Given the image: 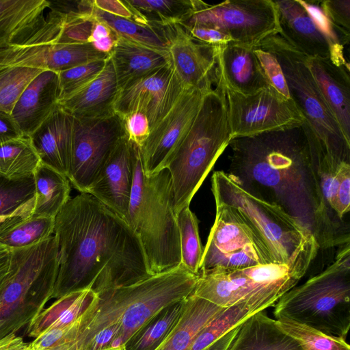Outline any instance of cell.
I'll list each match as a JSON object with an SVG mask.
<instances>
[{"label": "cell", "instance_id": "1", "mask_svg": "<svg viewBox=\"0 0 350 350\" xmlns=\"http://www.w3.org/2000/svg\"><path fill=\"white\" fill-rule=\"evenodd\" d=\"M314 131L303 122L284 129L232 139L228 172L253 196L275 204L297 219L319 247L343 244L324 212L311 161Z\"/></svg>", "mask_w": 350, "mask_h": 350}, {"label": "cell", "instance_id": "2", "mask_svg": "<svg viewBox=\"0 0 350 350\" xmlns=\"http://www.w3.org/2000/svg\"><path fill=\"white\" fill-rule=\"evenodd\" d=\"M59 269L53 298L130 286L150 274L140 241L120 217L88 193L68 200L54 219Z\"/></svg>", "mask_w": 350, "mask_h": 350}, {"label": "cell", "instance_id": "3", "mask_svg": "<svg viewBox=\"0 0 350 350\" xmlns=\"http://www.w3.org/2000/svg\"><path fill=\"white\" fill-rule=\"evenodd\" d=\"M198 276L180 264L132 285L98 293V300L90 310L88 321L79 334L77 349L98 331L113 323H118L120 329L111 348H122L163 308L189 297Z\"/></svg>", "mask_w": 350, "mask_h": 350}, {"label": "cell", "instance_id": "4", "mask_svg": "<svg viewBox=\"0 0 350 350\" xmlns=\"http://www.w3.org/2000/svg\"><path fill=\"white\" fill-rule=\"evenodd\" d=\"M319 249L314 235L310 234L287 263L200 271L192 294L222 308L247 301L264 311L296 286Z\"/></svg>", "mask_w": 350, "mask_h": 350}, {"label": "cell", "instance_id": "5", "mask_svg": "<svg viewBox=\"0 0 350 350\" xmlns=\"http://www.w3.org/2000/svg\"><path fill=\"white\" fill-rule=\"evenodd\" d=\"M127 224L140 241L151 275L180 264L179 231L170 172L164 168L146 175L137 144Z\"/></svg>", "mask_w": 350, "mask_h": 350}, {"label": "cell", "instance_id": "6", "mask_svg": "<svg viewBox=\"0 0 350 350\" xmlns=\"http://www.w3.org/2000/svg\"><path fill=\"white\" fill-rule=\"evenodd\" d=\"M231 140L226 103L216 86L204 96L190 129L164 165L171 176L176 215L189 206Z\"/></svg>", "mask_w": 350, "mask_h": 350}, {"label": "cell", "instance_id": "7", "mask_svg": "<svg viewBox=\"0 0 350 350\" xmlns=\"http://www.w3.org/2000/svg\"><path fill=\"white\" fill-rule=\"evenodd\" d=\"M275 319H286L345 339L350 328V243L342 245L321 272L295 286L274 304Z\"/></svg>", "mask_w": 350, "mask_h": 350}, {"label": "cell", "instance_id": "8", "mask_svg": "<svg viewBox=\"0 0 350 350\" xmlns=\"http://www.w3.org/2000/svg\"><path fill=\"white\" fill-rule=\"evenodd\" d=\"M10 251L11 275L0 291V339L16 334L44 310L53 297L59 269L54 234Z\"/></svg>", "mask_w": 350, "mask_h": 350}, {"label": "cell", "instance_id": "9", "mask_svg": "<svg viewBox=\"0 0 350 350\" xmlns=\"http://www.w3.org/2000/svg\"><path fill=\"white\" fill-rule=\"evenodd\" d=\"M257 46L276 57L297 109L324 147L336 152H349L350 142L344 137L307 66V55L279 33L265 38Z\"/></svg>", "mask_w": 350, "mask_h": 350}, {"label": "cell", "instance_id": "10", "mask_svg": "<svg viewBox=\"0 0 350 350\" xmlns=\"http://www.w3.org/2000/svg\"><path fill=\"white\" fill-rule=\"evenodd\" d=\"M39 24L17 43L0 49V66H25L57 72L102 59L90 43H60L66 19L64 5H52Z\"/></svg>", "mask_w": 350, "mask_h": 350}, {"label": "cell", "instance_id": "11", "mask_svg": "<svg viewBox=\"0 0 350 350\" xmlns=\"http://www.w3.org/2000/svg\"><path fill=\"white\" fill-rule=\"evenodd\" d=\"M211 191L215 202L237 208L254 226L275 263L288 262L305 239L312 234L280 206L248 193L224 171L213 174Z\"/></svg>", "mask_w": 350, "mask_h": 350}, {"label": "cell", "instance_id": "12", "mask_svg": "<svg viewBox=\"0 0 350 350\" xmlns=\"http://www.w3.org/2000/svg\"><path fill=\"white\" fill-rule=\"evenodd\" d=\"M215 219L203 248L200 271L275 263L260 232L237 208L221 202H215Z\"/></svg>", "mask_w": 350, "mask_h": 350}, {"label": "cell", "instance_id": "13", "mask_svg": "<svg viewBox=\"0 0 350 350\" xmlns=\"http://www.w3.org/2000/svg\"><path fill=\"white\" fill-rule=\"evenodd\" d=\"M191 12L180 25L215 28L228 34L233 42L254 48L280 33L272 0H228L210 5L191 0Z\"/></svg>", "mask_w": 350, "mask_h": 350}, {"label": "cell", "instance_id": "14", "mask_svg": "<svg viewBox=\"0 0 350 350\" xmlns=\"http://www.w3.org/2000/svg\"><path fill=\"white\" fill-rule=\"evenodd\" d=\"M214 82L226 103L232 139L287 128L304 121L296 107L271 86L254 94H243L224 81L216 67Z\"/></svg>", "mask_w": 350, "mask_h": 350}, {"label": "cell", "instance_id": "15", "mask_svg": "<svg viewBox=\"0 0 350 350\" xmlns=\"http://www.w3.org/2000/svg\"><path fill=\"white\" fill-rule=\"evenodd\" d=\"M125 136L123 120L116 113L98 118H74L67 177L75 189L87 193L113 149Z\"/></svg>", "mask_w": 350, "mask_h": 350}, {"label": "cell", "instance_id": "16", "mask_svg": "<svg viewBox=\"0 0 350 350\" xmlns=\"http://www.w3.org/2000/svg\"><path fill=\"white\" fill-rule=\"evenodd\" d=\"M212 88L184 87L169 111L150 129L147 139L139 147L146 175L164 169L166 161L190 129L204 96Z\"/></svg>", "mask_w": 350, "mask_h": 350}, {"label": "cell", "instance_id": "17", "mask_svg": "<svg viewBox=\"0 0 350 350\" xmlns=\"http://www.w3.org/2000/svg\"><path fill=\"white\" fill-rule=\"evenodd\" d=\"M183 88L168 64L120 88L113 110L121 118L133 112L143 113L151 129L169 111Z\"/></svg>", "mask_w": 350, "mask_h": 350}, {"label": "cell", "instance_id": "18", "mask_svg": "<svg viewBox=\"0 0 350 350\" xmlns=\"http://www.w3.org/2000/svg\"><path fill=\"white\" fill-rule=\"evenodd\" d=\"M135 144L127 136L123 137L87 191L126 223L134 179Z\"/></svg>", "mask_w": 350, "mask_h": 350}, {"label": "cell", "instance_id": "19", "mask_svg": "<svg viewBox=\"0 0 350 350\" xmlns=\"http://www.w3.org/2000/svg\"><path fill=\"white\" fill-rule=\"evenodd\" d=\"M172 69L184 87L212 86L216 67V47L191 38L180 24L165 27Z\"/></svg>", "mask_w": 350, "mask_h": 350}, {"label": "cell", "instance_id": "20", "mask_svg": "<svg viewBox=\"0 0 350 350\" xmlns=\"http://www.w3.org/2000/svg\"><path fill=\"white\" fill-rule=\"evenodd\" d=\"M279 33L309 57L331 58L332 47L299 0L273 1Z\"/></svg>", "mask_w": 350, "mask_h": 350}, {"label": "cell", "instance_id": "21", "mask_svg": "<svg viewBox=\"0 0 350 350\" xmlns=\"http://www.w3.org/2000/svg\"><path fill=\"white\" fill-rule=\"evenodd\" d=\"M74 118L58 105L29 137L40 163L68 176Z\"/></svg>", "mask_w": 350, "mask_h": 350}, {"label": "cell", "instance_id": "22", "mask_svg": "<svg viewBox=\"0 0 350 350\" xmlns=\"http://www.w3.org/2000/svg\"><path fill=\"white\" fill-rule=\"evenodd\" d=\"M307 66L345 139L350 142L349 67L331 58H306Z\"/></svg>", "mask_w": 350, "mask_h": 350}, {"label": "cell", "instance_id": "23", "mask_svg": "<svg viewBox=\"0 0 350 350\" xmlns=\"http://www.w3.org/2000/svg\"><path fill=\"white\" fill-rule=\"evenodd\" d=\"M59 98L58 72L44 70L23 91L11 113L23 133L30 136L51 115Z\"/></svg>", "mask_w": 350, "mask_h": 350}, {"label": "cell", "instance_id": "24", "mask_svg": "<svg viewBox=\"0 0 350 350\" xmlns=\"http://www.w3.org/2000/svg\"><path fill=\"white\" fill-rule=\"evenodd\" d=\"M118 85L109 57L103 71L89 84L57 102L58 106L75 118H98L113 114Z\"/></svg>", "mask_w": 350, "mask_h": 350}, {"label": "cell", "instance_id": "25", "mask_svg": "<svg viewBox=\"0 0 350 350\" xmlns=\"http://www.w3.org/2000/svg\"><path fill=\"white\" fill-rule=\"evenodd\" d=\"M216 61L224 81L239 93L251 94L269 86L253 48L231 42L216 47Z\"/></svg>", "mask_w": 350, "mask_h": 350}, {"label": "cell", "instance_id": "26", "mask_svg": "<svg viewBox=\"0 0 350 350\" xmlns=\"http://www.w3.org/2000/svg\"><path fill=\"white\" fill-rule=\"evenodd\" d=\"M109 57L118 89L171 64L168 51H161L119 37Z\"/></svg>", "mask_w": 350, "mask_h": 350}, {"label": "cell", "instance_id": "27", "mask_svg": "<svg viewBox=\"0 0 350 350\" xmlns=\"http://www.w3.org/2000/svg\"><path fill=\"white\" fill-rule=\"evenodd\" d=\"M226 350H304L301 343L286 334L264 311L242 324Z\"/></svg>", "mask_w": 350, "mask_h": 350}, {"label": "cell", "instance_id": "28", "mask_svg": "<svg viewBox=\"0 0 350 350\" xmlns=\"http://www.w3.org/2000/svg\"><path fill=\"white\" fill-rule=\"evenodd\" d=\"M50 6L46 0H0V49L25 37Z\"/></svg>", "mask_w": 350, "mask_h": 350}, {"label": "cell", "instance_id": "29", "mask_svg": "<svg viewBox=\"0 0 350 350\" xmlns=\"http://www.w3.org/2000/svg\"><path fill=\"white\" fill-rule=\"evenodd\" d=\"M92 289L74 291L63 295L44 310L28 325L31 337L53 328L69 325L82 317L98 300Z\"/></svg>", "mask_w": 350, "mask_h": 350}, {"label": "cell", "instance_id": "30", "mask_svg": "<svg viewBox=\"0 0 350 350\" xmlns=\"http://www.w3.org/2000/svg\"><path fill=\"white\" fill-rule=\"evenodd\" d=\"M224 308L191 293L176 324L156 350H189L200 330Z\"/></svg>", "mask_w": 350, "mask_h": 350}, {"label": "cell", "instance_id": "31", "mask_svg": "<svg viewBox=\"0 0 350 350\" xmlns=\"http://www.w3.org/2000/svg\"><path fill=\"white\" fill-rule=\"evenodd\" d=\"M33 174L11 179L0 174V234L33 214Z\"/></svg>", "mask_w": 350, "mask_h": 350}, {"label": "cell", "instance_id": "32", "mask_svg": "<svg viewBox=\"0 0 350 350\" xmlns=\"http://www.w3.org/2000/svg\"><path fill=\"white\" fill-rule=\"evenodd\" d=\"M78 10L92 18L108 25L119 37L154 48L168 51V39L165 27L147 26L116 16L94 7L92 1H78Z\"/></svg>", "mask_w": 350, "mask_h": 350}, {"label": "cell", "instance_id": "33", "mask_svg": "<svg viewBox=\"0 0 350 350\" xmlns=\"http://www.w3.org/2000/svg\"><path fill=\"white\" fill-rule=\"evenodd\" d=\"M36 204L33 214L54 217L70 199L68 177L40 163L33 173Z\"/></svg>", "mask_w": 350, "mask_h": 350}, {"label": "cell", "instance_id": "34", "mask_svg": "<svg viewBox=\"0 0 350 350\" xmlns=\"http://www.w3.org/2000/svg\"><path fill=\"white\" fill-rule=\"evenodd\" d=\"M184 304L185 299L163 308L125 342L122 350H156L176 324Z\"/></svg>", "mask_w": 350, "mask_h": 350}, {"label": "cell", "instance_id": "35", "mask_svg": "<svg viewBox=\"0 0 350 350\" xmlns=\"http://www.w3.org/2000/svg\"><path fill=\"white\" fill-rule=\"evenodd\" d=\"M126 2L141 23L147 26L180 24L192 8L191 0H126Z\"/></svg>", "mask_w": 350, "mask_h": 350}, {"label": "cell", "instance_id": "36", "mask_svg": "<svg viewBox=\"0 0 350 350\" xmlns=\"http://www.w3.org/2000/svg\"><path fill=\"white\" fill-rule=\"evenodd\" d=\"M40 164L29 136L23 135L0 144V174L11 179L33 174Z\"/></svg>", "mask_w": 350, "mask_h": 350}, {"label": "cell", "instance_id": "37", "mask_svg": "<svg viewBox=\"0 0 350 350\" xmlns=\"http://www.w3.org/2000/svg\"><path fill=\"white\" fill-rule=\"evenodd\" d=\"M259 312L261 310L258 308L247 301L224 308L200 330L189 350L204 349Z\"/></svg>", "mask_w": 350, "mask_h": 350}, {"label": "cell", "instance_id": "38", "mask_svg": "<svg viewBox=\"0 0 350 350\" xmlns=\"http://www.w3.org/2000/svg\"><path fill=\"white\" fill-rule=\"evenodd\" d=\"M54 217L32 215L0 234V243L9 250L27 247L53 234Z\"/></svg>", "mask_w": 350, "mask_h": 350}, {"label": "cell", "instance_id": "39", "mask_svg": "<svg viewBox=\"0 0 350 350\" xmlns=\"http://www.w3.org/2000/svg\"><path fill=\"white\" fill-rule=\"evenodd\" d=\"M179 231L180 264L189 271L198 275L203 247L199 234V221L189 206L176 214Z\"/></svg>", "mask_w": 350, "mask_h": 350}, {"label": "cell", "instance_id": "40", "mask_svg": "<svg viewBox=\"0 0 350 350\" xmlns=\"http://www.w3.org/2000/svg\"><path fill=\"white\" fill-rule=\"evenodd\" d=\"M44 70L25 66H0V112L11 115L23 91Z\"/></svg>", "mask_w": 350, "mask_h": 350}, {"label": "cell", "instance_id": "41", "mask_svg": "<svg viewBox=\"0 0 350 350\" xmlns=\"http://www.w3.org/2000/svg\"><path fill=\"white\" fill-rule=\"evenodd\" d=\"M276 321L282 330L301 343L304 350H350L345 339L326 335L288 319Z\"/></svg>", "mask_w": 350, "mask_h": 350}, {"label": "cell", "instance_id": "42", "mask_svg": "<svg viewBox=\"0 0 350 350\" xmlns=\"http://www.w3.org/2000/svg\"><path fill=\"white\" fill-rule=\"evenodd\" d=\"M107 59L92 62L58 72V101L71 96L92 81L104 69Z\"/></svg>", "mask_w": 350, "mask_h": 350}, {"label": "cell", "instance_id": "43", "mask_svg": "<svg viewBox=\"0 0 350 350\" xmlns=\"http://www.w3.org/2000/svg\"><path fill=\"white\" fill-rule=\"evenodd\" d=\"M253 51L262 68L269 85L284 99L295 105L291 96L282 69L276 57L271 52L258 46L254 47Z\"/></svg>", "mask_w": 350, "mask_h": 350}, {"label": "cell", "instance_id": "44", "mask_svg": "<svg viewBox=\"0 0 350 350\" xmlns=\"http://www.w3.org/2000/svg\"><path fill=\"white\" fill-rule=\"evenodd\" d=\"M321 9L338 32L349 39L350 1L326 0L321 1Z\"/></svg>", "mask_w": 350, "mask_h": 350}, {"label": "cell", "instance_id": "45", "mask_svg": "<svg viewBox=\"0 0 350 350\" xmlns=\"http://www.w3.org/2000/svg\"><path fill=\"white\" fill-rule=\"evenodd\" d=\"M122 118L128 139L141 147L150 130L146 116L141 112H133Z\"/></svg>", "mask_w": 350, "mask_h": 350}, {"label": "cell", "instance_id": "46", "mask_svg": "<svg viewBox=\"0 0 350 350\" xmlns=\"http://www.w3.org/2000/svg\"><path fill=\"white\" fill-rule=\"evenodd\" d=\"M183 27L191 38L204 44L219 47L233 42L228 34L215 28L200 26Z\"/></svg>", "mask_w": 350, "mask_h": 350}, {"label": "cell", "instance_id": "47", "mask_svg": "<svg viewBox=\"0 0 350 350\" xmlns=\"http://www.w3.org/2000/svg\"><path fill=\"white\" fill-rule=\"evenodd\" d=\"M92 4L101 11L141 24L137 16L126 1L94 0Z\"/></svg>", "mask_w": 350, "mask_h": 350}, {"label": "cell", "instance_id": "48", "mask_svg": "<svg viewBox=\"0 0 350 350\" xmlns=\"http://www.w3.org/2000/svg\"><path fill=\"white\" fill-rule=\"evenodd\" d=\"M335 213L344 223V217L350 211V174L345 176L340 182L334 202Z\"/></svg>", "mask_w": 350, "mask_h": 350}, {"label": "cell", "instance_id": "49", "mask_svg": "<svg viewBox=\"0 0 350 350\" xmlns=\"http://www.w3.org/2000/svg\"><path fill=\"white\" fill-rule=\"evenodd\" d=\"M23 136L11 115L0 112V144Z\"/></svg>", "mask_w": 350, "mask_h": 350}, {"label": "cell", "instance_id": "50", "mask_svg": "<svg viewBox=\"0 0 350 350\" xmlns=\"http://www.w3.org/2000/svg\"><path fill=\"white\" fill-rule=\"evenodd\" d=\"M28 347L22 337L10 334L0 339V350H23Z\"/></svg>", "mask_w": 350, "mask_h": 350}, {"label": "cell", "instance_id": "51", "mask_svg": "<svg viewBox=\"0 0 350 350\" xmlns=\"http://www.w3.org/2000/svg\"><path fill=\"white\" fill-rule=\"evenodd\" d=\"M11 275V251L0 254V291L6 284Z\"/></svg>", "mask_w": 350, "mask_h": 350}, {"label": "cell", "instance_id": "52", "mask_svg": "<svg viewBox=\"0 0 350 350\" xmlns=\"http://www.w3.org/2000/svg\"><path fill=\"white\" fill-rule=\"evenodd\" d=\"M240 325L232 329L203 350H226L237 333Z\"/></svg>", "mask_w": 350, "mask_h": 350}, {"label": "cell", "instance_id": "53", "mask_svg": "<svg viewBox=\"0 0 350 350\" xmlns=\"http://www.w3.org/2000/svg\"><path fill=\"white\" fill-rule=\"evenodd\" d=\"M8 250H9L8 248H7L6 247L3 246L0 243V254Z\"/></svg>", "mask_w": 350, "mask_h": 350}, {"label": "cell", "instance_id": "54", "mask_svg": "<svg viewBox=\"0 0 350 350\" xmlns=\"http://www.w3.org/2000/svg\"><path fill=\"white\" fill-rule=\"evenodd\" d=\"M103 350H122L121 347H117V348H110V349H106Z\"/></svg>", "mask_w": 350, "mask_h": 350}, {"label": "cell", "instance_id": "55", "mask_svg": "<svg viewBox=\"0 0 350 350\" xmlns=\"http://www.w3.org/2000/svg\"><path fill=\"white\" fill-rule=\"evenodd\" d=\"M28 345H29V344H28ZM23 350H29V349H28V347H27V349H23Z\"/></svg>", "mask_w": 350, "mask_h": 350}]
</instances>
